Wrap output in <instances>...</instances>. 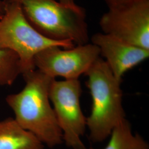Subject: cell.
<instances>
[{
  "mask_svg": "<svg viewBox=\"0 0 149 149\" xmlns=\"http://www.w3.org/2000/svg\"><path fill=\"white\" fill-rule=\"evenodd\" d=\"M104 149H149L147 142L138 134L132 133V126L126 118L114 128Z\"/></svg>",
  "mask_w": 149,
  "mask_h": 149,
  "instance_id": "cell-10",
  "label": "cell"
},
{
  "mask_svg": "<svg viewBox=\"0 0 149 149\" xmlns=\"http://www.w3.org/2000/svg\"><path fill=\"white\" fill-rule=\"evenodd\" d=\"M81 85L79 79L56 81L54 79L49 90V98L63 139L72 149H88L81 140L87 127V118L82 111L80 97Z\"/></svg>",
  "mask_w": 149,
  "mask_h": 149,
  "instance_id": "cell-5",
  "label": "cell"
},
{
  "mask_svg": "<svg viewBox=\"0 0 149 149\" xmlns=\"http://www.w3.org/2000/svg\"><path fill=\"white\" fill-rule=\"evenodd\" d=\"M59 2L61 3V4L74 9H78L80 7V6L77 5L75 3L74 0H59Z\"/></svg>",
  "mask_w": 149,
  "mask_h": 149,
  "instance_id": "cell-13",
  "label": "cell"
},
{
  "mask_svg": "<svg viewBox=\"0 0 149 149\" xmlns=\"http://www.w3.org/2000/svg\"><path fill=\"white\" fill-rule=\"evenodd\" d=\"M4 11L0 18V49L10 50L18 56L22 74L36 69L34 59L43 50L51 47L71 49L70 40L57 41L44 37L28 22L18 3L3 0Z\"/></svg>",
  "mask_w": 149,
  "mask_h": 149,
  "instance_id": "cell-4",
  "label": "cell"
},
{
  "mask_svg": "<svg viewBox=\"0 0 149 149\" xmlns=\"http://www.w3.org/2000/svg\"><path fill=\"white\" fill-rule=\"evenodd\" d=\"M100 24L103 33L149 50V0L109 7Z\"/></svg>",
  "mask_w": 149,
  "mask_h": 149,
  "instance_id": "cell-6",
  "label": "cell"
},
{
  "mask_svg": "<svg viewBox=\"0 0 149 149\" xmlns=\"http://www.w3.org/2000/svg\"><path fill=\"white\" fill-rule=\"evenodd\" d=\"M19 4L29 24L44 37L74 44L88 43L85 10L74 9L55 0H11Z\"/></svg>",
  "mask_w": 149,
  "mask_h": 149,
  "instance_id": "cell-3",
  "label": "cell"
},
{
  "mask_svg": "<svg viewBox=\"0 0 149 149\" xmlns=\"http://www.w3.org/2000/svg\"><path fill=\"white\" fill-rule=\"evenodd\" d=\"M85 74L88 77L86 84L92 100L90 116L86 119L87 127L91 139L99 143L108 138L113 130L125 119L121 82L100 57Z\"/></svg>",
  "mask_w": 149,
  "mask_h": 149,
  "instance_id": "cell-2",
  "label": "cell"
},
{
  "mask_svg": "<svg viewBox=\"0 0 149 149\" xmlns=\"http://www.w3.org/2000/svg\"><path fill=\"white\" fill-rule=\"evenodd\" d=\"M92 43L97 46L114 77L122 82L124 74L149 56V50L125 43L104 33H96Z\"/></svg>",
  "mask_w": 149,
  "mask_h": 149,
  "instance_id": "cell-8",
  "label": "cell"
},
{
  "mask_svg": "<svg viewBox=\"0 0 149 149\" xmlns=\"http://www.w3.org/2000/svg\"><path fill=\"white\" fill-rule=\"evenodd\" d=\"M61 48L51 47L37 54L34 59L36 69L54 79H79L100 55V49L92 43Z\"/></svg>",
  "mask_w": 149,
  "mask_h": 149,
  "instance_id": "cell-7",
  "label": "cell"
},
{
  "mask_svg": "<svg viewBox=\"0 0 149 149\" xmlns=\"http://www.w3.org/2000/svg\"><path fill=\"white\" fill-rule=\"evenodd\" d=\"M0 149H44V145L15 118L0 121Z\"/></svg>",
  "mask_w": 149,
  "mask_h": 149,
  "instance_id": "cell-9",
  "label": "cell"
},
{
  "mask_svg": "<svg viewBox=\"0 0 149 149\" xmlns=\"http://www.w3.org/2000/svg\"><path fill=\"white\" fill-rule=\"evenodd\" d=\"M25 86L20 92L6 97V101L15 115L16 122L35 135L44 145L53 148L63 140L49 90L54 79L37 69L22 74Z\"/></svg>",
  "mask_w": 149,
  "mask_h": 149,
  "instance_id": "cell-1",
  "label": "cell"
},
{
  "mask_svg": "<svg viewBox=\"0 0 149 149\" xmlns=\"http://www.w3.org/2000/svg\"><path fill=\"white\" fill-rule=\"evenodd\" d=\"M21 74L18 56L11 51L0 49V86L11 85Z\"/></svg>",
  "mask_w": 149,
  "mask_h": 149,
  "instance_id": "cell-11",
  "label": "cell"
},
{
  "mask_svg": "<svg viewBox=\"0 0 149 149\" xmlns=\"http://www.w3.org/2000/svg\"><path fill=\"white\" fill-rule=\"evenodd\" d=\"M133 1H136V0H105L107 5L109 7L114 6L118 5H120V4L127 3L129 2Z\"/></svg>",
  "mask_w": 149,
  "mask_h": 149,
  "instance_id": "cell-12",
  "label": "cell"
},
{
  "mask_svg": "<svg viewBox=\"0 0 149 149\" xmlns=\"http://www.w3.org/2000/svg\"><path fill=\"white\" fill-rule=\"evenodd\" d=\"M4 11V3L3 1L0 0V14L2 15Z\"/></svg>",
  "mask_w": 149,
  "mask_h": 149,
  "instance_id": "cell-14",
  "label": "cell"
}]
</instances>
